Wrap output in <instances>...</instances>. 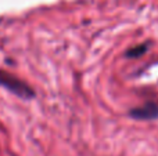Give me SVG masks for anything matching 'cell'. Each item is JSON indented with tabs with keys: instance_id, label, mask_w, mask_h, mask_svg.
Segmentation results:
<instances>
[{
	"instance_id": "6da1fadb",
	"label": "cell",
	"mask_w": 158,
	"mask_h": 156,
	"mask_svg": "<svg viewBox=\"0 0 158 156\" xmlns=\"http://www.w3.org/2000/svg\"><path fill=\"white\" fill-rule=\"evenodd\" d=\"M0 86H3L4 88H7L8 91H11L22 99H31L35 97V91L32 90L31 86H28L24 80L18 79L17 76L6 71H2V69H0Z\"/></svg>"
},
{
	"instance_id": "7a4b0ae2",
	"label": "cell",
	"mask_w": 158,
	"mask_h": 156,
	"mask_svg": "<svg viewBox=\"0 0 158 156\" xmlns=\"http://www.w3.org/2000/svg\"><path fill=\"white\" fill-rule=\"evenodd\" d=\"M129 115L137 120H156L158 119V104L153 101L146 102L143 107L131 109Z\"/></svg>"
},
{
	"instance_id": "3957f363",
	"label": "cell",
	"mask_w": 158,
	"mask_h": 156,
	"mask_svg": "<svg viewBox=\"0 0 158 156\" xmlns=\"http://www.w3.org/2000/svg\"><path fill=\"white\" fill-rule=\"evenodd\" d=\"M150 44L148 43H143V44H139V46H135L132 49H129L126 51V57L128 58H137V57H142L146 51L148 50Z\"/></svg>"
}]
</instances>
